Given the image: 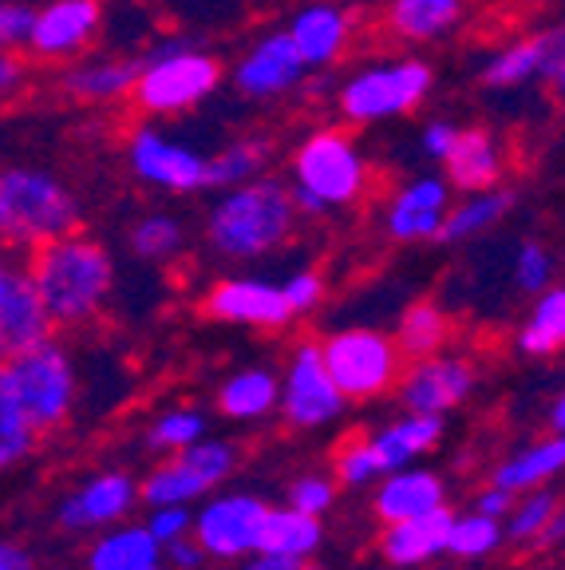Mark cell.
<instances>
[{"instance_id":"cell-57","label":"cell","mask_w":565,"mask_h":570,"mask_svg":"<svg viewBox=\"0 0 565 570\" xmlns=\"http://www.w3.org/2000/svg\"><path fill=\"white\" fill-rule=\"evenodd\" d=\"M17 254H12L9 246H0V289H4V282H9V274L17 269Z\"/></svg>"},{"instance_id":"cell-19","label":"cell","mask_w":565,"mask_h":570,"mask_svg":"<svg viewBox=\"0 0 565 570\" xmlns=\"http://www.w3.org/2000/svg\"><path fill=\"white\" fill-rule=\"evenodd\" d=\"M135 508H139V480H135V475L96 472L56 503V523H60L63 531L96 534V531H107V527L123 523Z\"/></svg>"},{"instance_id":"cell-46","label":"cell","mask_w":565,"mask_h":570,"mask_svg":"<svg viewBox=\"0 0 565 570\" xmlns=\"http://www.w3.org/2000/svg\"><path fill=\"white\" fill-rule=\"evenodd\" d=\"M147 531L159 539L162 547L182 539V534H195V508L186 503H167V508H147Z\"/></svg>"},{"instance_id":"cell-1","label":"cell","mask_w":565,"mask_h":570,"mask_svg":"<svg viewBox=\"0 0 565 570\" xmlns=\"http://www.w3.org/2000/svg\"><path fill=\"white\" fill-rule=\"evenodd\" d=\"M56 330H88L116 297V254L96 234L71 230L20 258Z\"/></svg>"},{"instance_id":"cell-32","label":"cell","mask_w":565,"mask_h":570,"mask_svg":"<svg viewBox=\"0 0 565 570\" xmlns=\"http://www.w3.org/2000/svg\"><path fill=\"white\" fill-rule=\"evenodd\" d=\"M206 495H210V483L195 472V463L186 460L182 452L155 463L147 472V480H139V503H147V508H167V503L195 508L198 499H206Z\"/></svg>"},{"instance_id":"cell-55","label":"cell","mask_w":565,"mask_h":570,"mask_svg":"<svg viewBox=\"0 0 565 570\" xmlns=\"http://www.w3.org/2000/svg\"><path fill=\"white\" fill-rule=\"evenodd\" d=\"M542 543H546V547H557V543H565V503H557L554 519H549L546 534H542Z\"/></svg>"},{"instance_id":"cell-39","label":"cell","mask_w":565,"mask_h":570,"mask_svg":"<svg viewBox=\"0 0 565 570\" xmlns=\"http://www.w3.org/2000/svg\"><path fill=\"white\" fill-rule=\"evenodd\" d=\"M206 436V416L198 409H190V404H175V409H162L159 416L150 420L147 428V448L150 452H182V448H190L195 440Z\"/></svg>"},{"instance_id":"cell-34","label":"cell","mask_w":565,"mask_h":570,"mask_svg":"<svg viewBox=\"0 0 565 570\" xmlns=\"http://www.w3.org/2000/svg\"><path fill=\"white\" fill-rule=\"evenodd\" d=\"M514 345L526 356H554L565 348V285H549L534 297Z\"/></svg>"},{"instance_id":"cell-7","label":"cell","mask_w":565,"mask_h":570,"mask_svg":"<svg viewBox=\"0 0 565 570\" xmlns=\"http://www.w3.org/2000/svg\"><path fill=\"white\" fill-rule=\"evenodd\" d=\"M9 384L17 392V404L24 420L36 428V436H52L68 428L71 412L80 404V368L63 341L48 337L44 345L4 361Z\"/></svg>"},{"instance_id":"cell-36","label":"cell","mask_w":565,"mask_h":570,"mask_svg":"<svg viewBox=\"0 0 565 570\" xmlns=\"http://www.w3.org/2000/svg\"><path fill=\"white\" fill-rule=\"evenodd\" d=\"M391 337H396L404 361H419V356H432V353H439V348H447L450 317L443 313V305H435V302H412L399 313Z\"/></svg>"},{"instance_id":"cell-10","label":"cell","mask_w":565,"mask_h":570,"mask_svg":"<svg viewBox=\"0 0 565 570\" xmlns=\"http://www.w3.org/2000/svg\"><path fill=\"white\" fill-rule=\"evenodd\" d=\"M103 32H107L103 0H44L40 9H32L24 56L32 63L60 68V63L80 60L83 52H91Z\"/></svg>"},{"instance_id":"cell-49","label":"cell","mask_w":565,"mask_h":570,"mask_svg":"<svg viewBox=\"0 0 565 570\" xmlns=\"http://www.w3.org/2000/svg\"><path fill=\"white\" fill-rule=\"evenodd\" d=\"M32 80V60L24 52H0V104L17 99Z\"/></svg>"},{"instance_id":"cell-29","label":"cell","mask_w":565,"mask_h":570,"mask_svg":"<svg viewBox=\"0 0 565 570\" xmlns=\"http://www.w3.org/2000/svg\"><path fill=\"white\" fill-rule=\"evenodd\" d=\"M514 210V190L506 187H490V190H475V195H463L447 206V218L439 226V238L447 246H459V242H475L483 234H490L495 226H503V218Z\"/></svg>"},{"instance_id":"cell-14","label":"cell","mask_w":565,"mask_h":570,"mask_svg":"<svg viewBox=\"0 0 565 570\" xmlns=\"http://www.w3.org/2000/svg\"><path fill=\"white\" fill-rule=\"evenodd\" d=\"M269 503L249 491H221L195 511V539L214 562H241L257 551Z\"/></svg>"},{"instance_id":"cell-20","label":"cell","mask_w":565,"mask_h":570,"mask_svg":"<svg viewBox=\"0 0 565 570\" xmlns=\"http://www.w3.org/2000/svg\"><path fill=\"white\" fill-rule=\"evenodd\" d=\"M470 12H475V0H384L376 24L391 45L432 48L459 32Z\"/></svg>"},{"instance_id":"cell-59","label":"cell","mask_w":565,"mask_h":570,"mask_svg":"<svg viewBox=\"0 0 565 570\" xmlns=\"http://www.w3.org/2000/svg\"><path fill=\"white\" fill-rule=\"evenodd\" d=\"M150 570H167V567H162V562H159V567H150Z\"/></svg>"},{"instance_id":"cell-25","label":"cell","mask_w":565,"mask_h":570,"mask_svg":"<svg viewBox=\"0 0 565 570\" xmlns=\"http://www.w3.org/2000/svg\"><path fill=\"white\" fill-rule=\"evenodd\" d=\"M455 511L443 508L427 511L416 519H399V523H384L380 531V554L391 567H424V562L447 554V534Z\"/></svg>"},{"instance_id":"cell-31","label":"cell","mask_w":565,"mask_h":570,"mask_svg":"<svg viewBox=\"0 0 565 570\" xmlns=\"http://www.w3.org/2000/svg\"><path fill=\"white\" fill-rule=\"evenodd\" d=\"M325 543V527H320V515H305L297 508H269L266 523H261V539H257V551H277L289 554V559H309V554L320 551Z\"/></svg>"},{"instance_id":"cell-8","label":"cell","mask_w":565,"mask_h":570,"mask_svg":"<svg viewBox=\"0 0 565 570\" xmlns=\"http://www.w3.org/2000/svg\"><path fill=\"white\" fill-rule=\"evenodd\" d=\"M123 163L135 183L159 195H202L210 190V155H202L190 142L175 139L162 124L142 119L127 127L123 135Z\"/></svg>"},{"instance_id":"cell-3","label":"cell","mask_w":565,"mask_h":570,"mask_svg":"<svg viewBox=\"0 0 565 570\" xmlns=\"http://www.w3.org/2000/svg\"><path fill=\"white\" fill-rule=\"evenodd\" d=\"M285 183L300 218H328V214L356 210L376 190V163L368 159L353 127L325 124L297 139L285 167Z\"/></svg>"},{"instance_id":"cell-23","label":"cell","mask_w":565,"mask_h":570,"mask_svg":"<svg viewBox=\"0 0 565 570\" xmlns=\"http://www.w3.org/2000/svg\"><path fill=\"white\" fill-rule=\"evenodd\" d=\"M549 45H554V28H534V32L511 36L495 52H486L478 80L490 91H522L531 83L546 80Z\"/></svg>"},{"instance_id":"cell-15","label":"cell","mask_w":565,"mask_h":570,"mask_svg":"<svg viewBox=\"0 0 565 570\" xmlns=\"http://www.w3.org/2000/svg\"><path fill=\"white\" fill-rule=\"evenodd\" d=\"M206 317H214L218 325H238V330H266L277 333L293 321V309L285 302L281 282L269 277H218L202 297Z\"/></svg>"},{"instance_id":"cell-51","label":"cell","mask_w":565,"mask_h":570,"mask_svg":"<svg viewBox=\"0 0 565 570\" xmlns=\"http://www.w3.org/2000/svg\"><path fill=\"white\" fill-rule=\"evenodd\" d=\"M549 96L565 104V20L554 28V45H549V63H546V80Z\"/></svg>"},{"instance_id":"cell-24","label":"cell","mask_w":565,"mask_h":570,"mask_svg":"<svg viewBox=\"0 0 565 570\" xmlns=\"http://www.w3.org/2000/svg\"><path fill=\"white\" fill-rule=\"evenodd\" d=\"M447 503V483L443 475L427 472V468H396V472L380 475L376 491H371V511L380 523H399V519H416L427 511L443 508Z\"/></svg>"},{"instance_id":"cell-47","label":"cell","mask_w":565,"mask_h":570,"mask_svg":"<svg viewBox=\"0 0 565 570\" xmlns=\"http://www.w3.org/2000/svg\"><path fill=\"white\" fill-rule=\"evenodd\" d=\"M32 9L28 0H0V52H24Z\"/></svg>"},{"instance_id":"cell-37","label":"cell","mask_w":565,"mask_h":570,"mask_svg":"<svg viewBox=\"0 0 565 570\" xmlns=\"http://www.w3.org/2000/svg\"><path fill=\"white\" fill-rule=\"evenodd\" d=\"M36 444H40V436L20 412L17 392L9 384V365L0 361V475L20 468L36 452Z\"/></svg>"},{"instance_id":"cell-50","label":"cell","mask_w":565,"mask_h":570,"mask_svg":"<svg viewBox=\"0 0 565 570\" xmlns=\"http://www.w3.org/2000/svg\"><path fill=\"white\" fill-rule=\"evenodd\" d=\"M206 562H210V554L202 551L195 534H182V539L162 547V567L167 570H206Z\"/></svg>"},{"instance_id":"cell-56","label":"cell","mask_w":565,"mask_h":570,"mask_svg":"<svg viewBox=\"0 0 565 570\" xmlns=\"http://www.w3.org/2000/svg\"><path fill=\"white\" fill-rule=\"evenodd\" d=\"M549 428H554V432H565V389L557 392V401L549 404Z\"/></svg>"},{"instance_id":"cell-54","label":"cell","mask_w":565,"mask_h":570,"mask_svg":"<svg viewBox=\"0 0 565 570\" xmlns=\"http://www.w3.org/2000/svg\"><path fill=\"white\" fill-rule=\"evenodd\" d=\"M241 570H300V559H289V554L277 551H254L241 559Z\"/></svg>"},{"instance_id":"cell-17","label":"cell","mask_w":565,"mask_h":570,"mask_svg":"<svg viewBox=\"0 0 565 570\" xmlns=\"http://www.w3.org/2000/svg\"><path fill=\"white\" fill-rule=\"evenodd\" d=\"M455 203V187L447 175H412L388 195L380 210V226L391 242H435Z\"/></svg>"},{"instance_id":"cell-9","label":"cell","mask_w":565,"mask_h":570,"mask_svg":"<svg viewBox=\"0 0 565 570\" xmlns=\"http://www.w3.org/2000/svg\"><path fill=\"white\" fill-rule=\"evenodd\" d=\"M320 356H325L336 389L345 392L348 401H376V396L391 392L407 365L396 337L384 330H371V325L328 333L320 341Z\"/></svg>"},{"instance_id":"cell-12","label":"cell","mask_w":565,"mask_h":570,"mask_svg":"<svg viewBox=\"0 0 565 570\" xmlns=\"http://www.w3.org/2000/svg\"><path fill=\"white\" fill-rule=\"evenodd\" d=\"M345 404L348 396L336 389L325 356H320V341L293 345L289 365L281 373V401H277V412L285 416V424L300 428V432H317V428L340 420Z\"/></svg>"},{"instance_id":"cell-28","label":"cell","mask_w":565,"mask_h":570,"mask_svg":"<svg viewBox=\"0 0 565 570\" xmlns=\"http://www.w3.org/2000/svg\"><path fill=\"white\" fill-rule=\"evenodd\" d=\"M371 448L380 452L384 475L407 468V463L424 460L427 452L443 444V416H427V412H404L399 420L384 424L380 432H371Z\"/></svg>"},{"instance_id":"cell-6","label":"cell","mask_w":565,"mask_h":570,"mask_svg":"<svg viewBox=\"0 0 565 570\" xmlns=\"http://www.w3.org/2000/svg\"><path fill=\"white\" fill-rule=\"evenodd\" d=\"M435 91V63L424 56H376L340 76L333 91L336 119L345 127H380L416 116Z\"/></svg>"},{"instance_id":"cell-41","label":"cell","mask_w":565,"mask_h":570,"mask_svg":"<svg viewBox=\"0 0 565 570\" xmlns=\"http://www.w3.org/2000/svg\"><path fill=\"white\" fill-rule=\"evenodd\" d=\"M384 475L380 452L371 448L368 436H348L333 455V480L345 488H368Z\"/></svg>"},{"instance_id":"cell-58","label":"cell","mask_w":565,"mask_h":570,"mask_svg":"<svg viewBox=\"0 0 565 570\" xmlns=\"http://www.w3.org/2000/svg\"><path fill=\"white\" fill-rule=\"evenodd\" d=\"M300 570H325V567H309V562H300Z\"/></svg>"},{"instance_id":"cell-38","label":"cell","mask_w":565,"mask_h":570,"mask_svg":"<svg viewBox=\"0 0 565 570\" xmlns=\"http://www.w3.org/2000/svg\"><path fill=\"white\" fill-rule=\"evenodd\" d=\"M506 531L503 519L483 515V511H470V515H455L450 519V534H447V554L455 559H486L503 547Z\"/></svg>"},{"instance_id":"cell-40","label":"cell","mask_w":565,"mask_h":570,"mask_svg":"<svg viewBox=\"0 0 565 570\" xmlns=\"http://www.w3.org/2000/svg\"><path fill=\"white\" fill-rule=\"evenodd\" d=\"M557 503H562V499H557L549 488L518 491L511 515H506V523H503L506 539H511V543H534V539H542L546 527H549V519H554Z\"/></svg>"},{"instance_id":"cell-26","label":"cell","mask_w":565,"mask_h":570,"mask_svg":"<svg viewBox=\"0 0 565 570\" xmlns=\"http://www.w3.org/2000/svg\"><path fill=\"white\" fill-rule=\"evenodd\" d=\"M281 401V376L266 365H249L230 373L214 392V409L234 424H257L277 412Z\"/></svg>"},{"instance_id":"cell-44","label":"cell","mask_w":565,"mask_h":570,"mask_svg":"<svg viewBox=\"0 0 565 570\" xmlns=\"http://www.w3.org/2000/svg\"><path fill=\"white\" fill-rule=\"evenodd\" d=\"M336 503V480L325 472H309L297 475L289 483V508L305 511V515H325L328 508Z\"/></svg>"},{"instance_id":"cell-2","label":"cell","mask_w":565,"mask_h":570,"mask_svg":"<svg viewBox=\"0 0 565 570\" xmlns=\"http://www.w3.org/2000/svg\"><path fill=\"white\" fill-rule=\"evenodd\" d=\"M300 210L285 178L257 175L238 187L214 190L202 238L218 262H261L285 249L297 234Z\"/></svg>"},{"instance_id":"cell-11","label":"cell","mask_w":565,"mask_h":570,"mask_svg":"<svg viewBox=\"0 0 565 570\" xmlns=\"http://www.w3.org/2000/svg\"><path fill=\"white\" fill-rule=\"evenodd\" d=\"M230 76V88L238 91L249 104H274V99L297 96L305 88L313 71L305 68V60L293 48L289 32L285 28H269V32H257L238 56L226 68Z\"/></svg>"},{"instance_id":"cell-16","label":"cell","mask_w":565,"mask_h":570,"mask_svg":"<svg viewBox=\"0 0 565 570\" xmlns=\"http://www.w3.org/2000/svg\"><path fill=\"white\" fill-rule=\"evenodd\" d=\"M475 365L459 353H439L419 356V361H407L404 373H399V401L404 412H427V416H447L455 412L470 392H475Z\"/></svg>"},{"instance_id":"cell-42","label":"cell","mask_w":565,"mask_h":570,"mask_svg":"<svg viewBox=\"0 0 565 570\" xmlns=\"http://www.w3.org/2000/svg\"><path fill=\"white\" fill-rule=\"evenodd\" d=\"M182 455L195 463V472L210 483V491L218 488V483H230V475L238 472V444H234V440L202 436L190 448H182Z\"/></svg>"},{"instance_id":"cell-45","label":"cell","mask_w":565,"mask_h":570,"mask_svg":"<svg viewBox=\"0 0 565 570\" xmlns=\"http://www.w3.org/2000/svg\"><path fill=\"white\" fill-rule=\"evenodd\" d=\"M285 289V302H289L293 317H305V313L320 309V302H325V277L317 274V269H297V274H289L281 282Z\"/></svg>"},{"instance_id":"cell-22","label":"cell","mask_w":565,"mask_h":570,"mask_svg":"<svg viewBox=\"0 0 565 570\" xmlns=\"http://www.w3.org/2000/svg\"><path fill=\"white\" fill-rule=\"evenodd\" d=\"M439 167L450 187H455V195H475V190L503 187L506 170H511V147L490 127L470 124L459 127V139H455V147H450V155Z\"/></svg>"},{"instance_id":"cell-18","label":"cell","mask_w":565,"mask_h":570,"mask_svg":"<svg viewBox=\"0 0 565 570\" xmlns=\"http://www.w3.org/2000/svg\"><path fill=\"white\" fill-rule=\"evenodd\" d=\"M139 52H83L56 68V91L80 107H116L131 99Z\"/></svg>"},{"instance_id":"cell-30","label":"cell","mask_w":565,"mask_h":570,"mask_svg":"<svg viewBox=\"0 0 565 570\" xmlns=\"http://www.w3.org/2000/svg\"><path fill=\"white\" fill-rule=\"evenodd\" d=\"M565 472V432H554L546 440H534V444L518 448L514 455H506L495 468L490 483L506 491H531V488H546L549 480Z\"/></svg>"},{"instance_id":"cell-52","label":"cell","mask_w":565,"mask_h":570,"mask_svg":"<svg viewBox=\"0 0 565 570\" xmlns=\"http://www.w3.org/2000/svg\"><path fill=\"white\" fill-rule=\"evenodd\" d=\"M514 499H518L514 491L490 483V488H483L475 495V511H483V515H495V519H506V515H511V508H514Z\"/></svg>"},{"instance_id":"cell-5","label":"cell","mask_w":565,"mask_h":570,"mask_svg":"<svg viewBox=\"0 0 565 570\" xmlns=\"http://www.w3.org/2000/svg\"><path fill=\"white\" fill-rule=\"evenodd\" d=\"M71 230H83V198L68 178L32 163L0 167V246L28 258Z\"/></svg>"},{"instance_id":"cell-13","label":"cell","mask_w":565,"mask_h":570,"mask_svg":"<svg viewBox=\"0 0 565 570\" xmlns=\"http://www.w3.org/2000/svg\"><path fill=\"white\" fill-rule=\"evenodd\" d=\"M360 9L348 0H300L293 17L285 20L293 48L309 71H333L348 60L360 40Z\"/></svg>"},{"instance_id":"cell-21","label":"cell","mask_w":565,"mask_h":570,"mask_svg":"<svg viewBox=\"0 0 565 570\" xmlns=\"http://www.w3.org/2000/svg\"><path fill=\"white\" fill-rule=\"evenodd\" d=\"M48 337H56V321L28 269L17 262V269L0 289V361H12L28 348L44 345Z\"/></svg>"},{"instance_id":"cell-4","label":"cell","mask_w":565,"mask_h":570,"mask_svg":"<svg viewBox=\"0 0 565 570\" xmlns=\"http://www.w3.org/2000/svg\"><path fill=\"white\" fill-rule=\"evenodd\" d=\"M226 80V63L206 45L190 36H159L150 48L139 52V76L127 107L135 116L167 124V119L190 116Z\"/></svg>"},{"instance_id":"cell-53","label":"cell","mask_w":565,"mask_h":570,"mask_svg":"<svg viewBox=\"0 0 565 570\" xmlns=\"http://www.w3.org/2000/svg\"><path fill=\"white\" fill-rule=\"evenodd\" d=\"M0 570H36L32 551H28L24 543H17V539H4V534H0Z\"/></svg>"},{"instance_id":"cell-43","label":"cell","mask_w":565,"mask_h":570,"mask_svg":"<svg viewBox=\"0 0 565 570\" xmlns=\"http://www.w3.org/2000/svg\"><path fill=\"white\" fill-rule=\"evenodd\" d=\"M514 285H518L522 294H534L538 297L542 289L554 285V254H549L542 242H522L514 249Z\"/></svg>"},{"instance_id":"cell-33","label":"cell","mask_w":565,"mask_h":570,"mask_svg":"<svg viewBox=\"0 0 565 570\" xmlns=\"http://www.w3.org/2000/svg\"><path fill=\"white\" fill-rule=\"evenodd\" d=\"M127 246L147 266H170L186 249V223L175 210H142L127 230Z\"/></svg>"},{"instance_id":"cell-27","label":"cell","mask_w":565,"mask_h":570,"mask_svg":"<svg viewBox=\"0 0 565 570\" xmlns=\"http://www.w3.org/2000/svg\"><path fill=\"white\" fill-rule=\"evenodd\" d=\"M162 562V543L147 523H116L96 531V543L83 554V570H150Z\"/></svg>"},{"instance_id":"cell-48","label":"cell","mask_w":565,"mask_h":570,"mask_svg":"<svg viewBox=\"0 0 565 570\" xmlns=\"http://www.w3.org/2000/svg\"><path fill=\"white\" fill-rule=\"evenodd\" d=\"M459 127L463 124H455V119H447V116L427 119V124L419 127V151H424V159H432V163L447 159L455 139H459Z\"/></svg>"},{"instance_id":"cell-35","label":"cell","mask_w":565,"mask_h":570,"mask_svg":"<svg viewBox=\"0 0 565 570\" xmlns=\"http://www.w3.org/2000/svg\"><path fill=\"white\" fill-rule=\"evenodd\" d=\"M274 155L277 151L269 135H238L218 155H210V190L238 187V183L266 175L274 167Z\"/></svg>"}]
</instances>
